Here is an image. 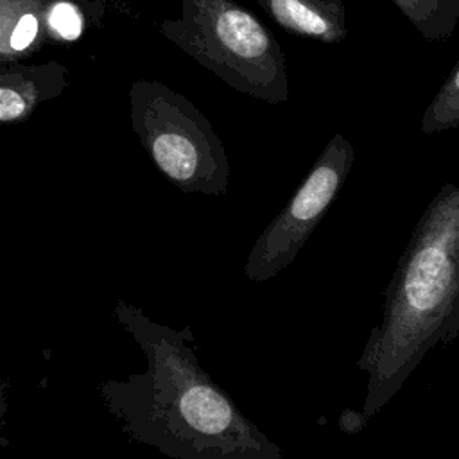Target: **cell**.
<instances>
[{
  "label": "cell",
  "mask_w": 459,
  "mask_h": 459,
  "mask_svg": "<svg viewBox=\"0 0 459 459\" xmlns=\"http://www.w3.org/2000/svg\"><path fill=\"white\" fill-rule=\"evenodd\" d=\"M115 321L147 359V369L126 380H104V407L133 441L174 459H281L271 441L201 368L190 328L176 330L118 299Z\"/></svg>",
  "instance_id": "6da1fadb"
},
{
  "label": "cell",
  "mask_w": 459,
  "mask_h": 459,
  "mask_svg": "<svg viewBox=\"0 0 459 459\" xmlns=\"http://www.w3.org/2000/svg\"><path fill=\"white\" fill-rule=\"evenodd\" d=\"M457 333L459 183H446L414 224L385 287L380 323L357 359L368 377L362 412H380L425 355Z\"/></svg>",
  "instance_id": "7a4b0ae2"
},
{
  "label": "cell",
  "mask_w": 459,
  "mask_h": 459,
  "mask_svg": "<svg viewBox=\"0 0 459 459\" xmlns=\"http://www.w3.org/2000/svg\"><path fill=\"white\" fill-rule=\"evenodd\" d=\"M160 32L230 88L269 104L289 100L278 39L235 0H181L179 16Z\"/></svg>",
  "instance_id": "3957f363"
},
{
  "label": "cell",
  "mask_w": 459,
  "mask_h": 459,
  "mask_svg": "<svg viewBox=\"0 0 459 459\" xmlns=\"http://www.w3.org/2000/svg\"><path fill=\"white\" fill-rule=\"evenodd\" d=\"M129 122L156 169L181 192L224 195L230 161L210 120L185 95L160 81L129 88Z\"/></svg>",
  "instance_id": "277c9868"
},
{
  "label": "cell",
  "mask_w": 459,
  "mask_h": 459,
  "mask_svg": "<svg viewBox=\"0 0 459 459\" xmlns=\"http://www.w3.org/2000/svg\"><path fill=\"white\" fill-rule=\"evenodd\" d=\"M353 161L351 142L335 133L289 203L255 240L244 265L251 281L271 280L294 262L341 192Z\"/></svg>",
  "instance_id": "5b68a950"
},
{
  "label": "cell",
  "mask_w": 459,
  "mask_h": 459,
  "mask_svg": "<svg viewBox=\"0 0 459 459\" xmlns=\"http://www.w3.org/2000/svg\"><path fill=\"white\" fill-rule=\"evenodd\" d=\"M68 86V68L59 61L27 65L0 57V124L23 122Z\"/></svg>",
  "instance_id": "8992f818"
},
{
  "label": "cell",
  "mask_w": 459,
  "mask_h": 459,
  "mask_svg": "<svg viewBox=\"0 0 459 459\" xmlns=\"http://www.w3.org/2000/svg\"><path fill=\"white\" fill-rule=\"evenodd\" d=\"M287 32L321 43H341L346 34L342 0H256Z\"/></svg>",
  "instance_id": "52a82bcc"
},
{
  "label": "cell",
  "mask_w": 459,
  "mask_h": 459,
  "mask_svg": "<svg viewBox=\"0 0 459 459\" xmlns=\"http://www.w3.org/2000/svg\"><path fill=\"white\" fill-rule=\"evenodd\" d=\"M50 4L52 0H0V57L20 59L45 43Z\"/></svg>",
  "instance_id": "ba28073f"
},
{
  "label": "cell",
  "mask_w": 459,
  "mask_h": 459,
  "mask_svg": "<svg viewBox=\"0 0 459 459\" xmlns=\"http://www.w3.org/2000/svg\"><path fill=\"white\" fill-rule=\"evenodd\" d=\"M429 41L450 38L459 25V0H391Z\"/></svg>",
  "instance_id": "9c48e42d"
},
{
  "label": "cell",
  "mask_w": 459,
  "mask_h": 459,
  "mask_svg": "<svg viewBox=\"0 0 459 459\" xmlns=\"http://www.w3.org/2000/svg\"><path fill=\"white\" fill-rule=\"evenodd\" d=\"M455 127H459V63L446 75L421 117L423 134H436Z\"/></svg>",
  "instance_id": "30bf717a"
},
{
  "label": "cell",
  "mask_w": 459,
  "mask_h": 459,
  "mask_svg": "<svg viewBox=\"0 0 459 459\" xmlns=\"http://www.w3.org/2000/svg\"><path fill=\"white\" fill-rule=\"evenodd\" d=\"M48 38L74 41L84 30V16L72 0H52L47 13Z\"/></svg>",
  "instance_id": "8fae6325"
},
{
  "label": "cell",
  "mask_w": 459,
  "mask_h": 459,
  "mask_svg": "<svg viewBox=\"0 0 459 459\" xmlns=\"http://www.w3.org/2000/svg\"><path fill=\"white\" fill-rule=\"evenodd\" d=\"M369 418L364 414V412H355V411H342L341 416H339V427L348 432V434H355L359 432L364 423L368 421Z\"/></svg>",
  "instance_id": "7c38bea8"
},
{
  "label": "cell",
  "mask_w": 459,
  "mask_h": 459,
  "mask_svg": "<svg viewBox=\"0 0 459 459\" xmlns=\"http://www.w3.org/2000/svg\"><path fill=\"white\" fill-rule=\"evenodd\" d=\"M7 389H9V382L7 380H0V430L4 427V420H5V412H7Z\"/></svg>",
  "instance_id": "4fadbf2b"
}]
</instances>
